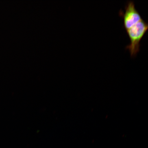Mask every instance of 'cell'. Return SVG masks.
<instances>
[{"mask_svg":"<svg viewBox=\"0 0 148 148\" xmlns=\"http://www.w3.org/2000/svg\"><path fill=\"white\" fill-rule=\"evenodd\" d=\"M148 30V23L143 20L127 30L130 43L125 47L130 53L131 57H134L140 50V42Z\"/></svg>","mask_w":148,"mask_h":148,"instance_id":"1","label":"cell"},{"mask_svg":"<svg viewBox=\"0 0 148 148\" xmlns=\"http://www.w3.org/2000/svg\"><path fill=\"white\" fill-rule=\"evenodd\" d=\"M119 14L123 18V27L126 31L143 20L135 7L134 2L132 1L127 2L125 7V12L120 10Z\"/></svg>","mask_w":148,"mask_h":148,"instance_id":"2","label":"cell"}]
</instances>
